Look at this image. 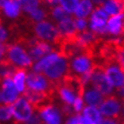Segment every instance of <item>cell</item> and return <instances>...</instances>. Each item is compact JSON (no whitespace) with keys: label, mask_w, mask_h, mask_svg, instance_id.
<instances>
[{"label":"cell","mask_w":124,"mask_h":124,"mask_svg":"<svg viewBox=\"0 0 124 124\" xmlns=\"http://www.w3.org/2000/svg\"><path fill=\"white\" fill-rule=\"evenodd\" d=\"M121 1H124V0H121Z\"/></svg>","instance_id":"48"},{"label":"cell","mask_w":124,"mask_h":124,"mask_svg":"<svg viewBox=\"0 0 124 124\" xmlns=\"http://www.w3.org/2000/svg\"><path fill=\"white\" fill-rule=\"evenodd\" d=\"M41 2H43V3L47 4V5H49V6H54L58 5V0H41Z\"/></svg>","instance_id":"42"},{"label":"cell","mask_w":124,"mask_h":124,"mask_svg":"<svg viewBox=\"0 0 124 124\" xmlns=\"http://www.w3.org/2000/svg\"><path fill=\"white\" fill-rule=\"evenodd\" d=\"M117 97H119L120 99H124V86L120 87L119 89H117Z\"/></svg>","instance_id":"41"},{"label":"cell","mask_w":124,"mask_h":124,"mask_svg":"<svg viewBox=\"0 0 124 124\" xmlns=\"http://www.w3.org/2000/svg\"><path fill=\"white\" fill-rule=\"evenodd\" d=\"M21 96L16 86L13 84L10 77L1 78L0 81V104L12 105Z\"/></svg>","instance_id":"11"},{"label":"cell","mask_w":124,"mask_h":124,"mask_svg":"<svg viewBox=\"0 0 124 124\" xmlns=\"http://www.w3.org/2000/svg\"><path fill=\"white\" fill-rule=\"evenodd\" d=\"M109 16L101 6H96L93 13L88 17V30L96 36L105 35L106 23Z\"/></svg>","instance_id":"9"},{"label":"cell","mask_w":124,"mask_h":124,"mask_svg":"<svg viewBox=\"0 0 124 124\" xmlns=\"http://www.w3.org/2000/svg\"><path fill=\"white\" fill-rule=\"evenodd\" d=\"M50 17L52 19V21L55 23H59V21H61L62 19L65 18L66 16H68V13L66 12L62 7L58 6V5L52 6V8L50 9Z\"/></svg>","instance_id":"28"},{"label":"cell","mask_w":124,"mask_h":124,"mask_svg":"<svg viewBox=\"0 0 124 124\" xmlns=\"http://www.w3.org/2000/svg\"><path fill=\"white\" fill-rule=\"evenodd\" d=\"M68 65L69 73H71L77 78L90 74L94 69V62L93 58L85 51L72 55L71 58L68 59Z\"/></svg>","instance_id":"3"},{"label":"cell","mask_w":124,"mask_h":124,"mask_svg":"<svg viewBox=\"0 0 124 124\" xmlns=\"http://www.w3.org/2000/svg\"><path fill=\"white\" fill-rule=\"evenodd\" d=\"M92 2L95 6H102V4L105 2V0H92Z\"/></svg>","instance_id":"43"},{"label":"cell","mask_w":124,"mask_h":124,"mask_svg":"<svg viewBox=\"0 0 124 124\" xmlns=\"http://www.w3.org/2000/svg\"><path fill=\"white\" fill-rule=\"evenodd\" d=\"M98 107L103 118L117 119L121 116L122 101L117 96H106Z\"/></svg>","instance_id":"10"},{"label":"cell","mask_w":124,"mask_h":124,"mask_svg":"<svg viewBox=\"0 0 124 124\" xmlns=\"http://www.w3.org/2000/svg\"><path fill=\"white\" fill-rule=\"evenodd\" d=\"M32 31L36 40L51 44L55 43L60 38L57 24L52 20L49 19H45L40 23H34Z\"/></svg>","instance_id":"4"},{"label":"cell","mask_w":124,"mask_h":124,"mask_svg":"<svg viewBox=\"0 0 124 124\" xmlns=\"http://www.w3.org/2000/svg\"><path fill=\"white\" fill-rule=\"evenodd\" d=\"M123 4H124V1H123Z\"/></svg>","instance_id":"49"},{"label":"cell","mask_w":124,"mask_h":124,"mask_svg":"<svg viewBox=\"0 0 124 124\" xmlns=\"http://www.w3.org/2000/svg\"><path fill=\"white\" fill-rule=\"evenodd\" d=\"M27 48H28L30 56L32 59L33 62L36 61V60H39L42 57H44L45 55L49 54L52 50H54L53 44L38 40H33L31 42H30Z\"/></svg>","instance_id":"15"},{"label":"cell","mask_w":124,"mask_h":124,"mask_svg":"<svg viewBox=\"0 0 124 124\" xmlns=\"http://www.w3.org/2000/svg\"><path fill=\"white\" fill-rule=\"evenodd\" d=\"M10 38V31L6 25L0 22V43L6 44Z\"/></svg>","instance_id":"33"},{"label":"cell","mask_w":124,"mask_h":124,"mask_svg":"<svg viewBox=\"0 0 124 124\" xmlns=\"http://www.w3.org/2000/svg\"><path fill=\"white\" fill-rule=\"evenodd\" d=\"M0 10L2 12V15L9 20H16L21 16L23 13V10L17 0H7Z\"/></svg>","instance_id":"18"},{"label":"cell","mask_w":124,"mask_h":124,"mask_svg":"<svg viewBox=\"0 0 124 124\" xmlns=\"http://www.w3.org/2000/svg\"><path fill=\"white\" fill-rule=\"evenodd\" d=\"M52 88V83L41 73L31 71L27 78V92L47 95Z\"/></svg>","instance_id":"7"},{"label":"cell","mask_w":124,"mask_h":124,"mask_svg":"<svg viewBox=\"0 0 124 124\" xmlns=\"http://www.w3.org/2000/svg\"><path fill=\"white\" fill-rule=\"evenodd\" d=\"M96 6L93 5L92 0H80L73 16L75 18L88 19Z\"/></svg>","instance_id":"20"},{"label":"cell","mask_w":124,"mask_h":124,"mask_svg":"<svg viewBox=\"0 0 124 124\" xmlns=\"http://www.w3.org/2000/svg\"><path fill=\"white\" fill-rule=\"evenodd\" d=\"M79 79V84L80 85H83V86H86V85H90V80H91V73L90 74H86L82 76L80 78H78Z\"/></svg>","instance_id":"37"},{"label":"cell","mask_w":124,"mask_h":124,"mask_svg":"<svg viewBox=\"0 0 124 124\" xmlns=\"http://www.w3.org/2000/svg\"><path fill=\"white\" fill-rule=\"evenodd\" d=\"M96 39H97V36L95 34L93 33L89 30H86V31L78 32L77 34L76 41L80 47H82L83 49H85V48H88V47L92 46L93 44H94Z\"/></svg>","instance_id":"22"},{"label":"cell","mask_w":124,"mask_h":124,"mask_svg":"<svg viewBox=\"0 0 124 124\" xmlns=\"http://www.w3.org/2000/svg\"><path fill=\"white\" fill-rule=\"evenodd\" d=\"M97 90H99L104 97L112 95L114 92V88L109 83L105 74L101 68H94L91 73L90 85Z\"/></svg>","instance_id":"12"},{"label":"cell","mask_w":124,"mask_h":124,"mask_svg":"<svg viewBox=\"0 0 124 124\" xmlns=\"http://www.w3.org/2000/svg\"><path fill=\"white\" fill-rule=\"evenodd\" d=\"M26 124H41V121H40V117H39V115H38L37 112H35V113L31 116V118L27 121Z\"/></svg>","instance_id":"39"},{"label":"cell","mask_w":124,"mask_h":124,"mask_svg":"<svg viewBox=\"0 0 124 124\" xmlns=\"http://www.w3.org/2000/svg\"><path fill=\"white\" fill-rule=\"evenodd\" d=\"M47 15L48 14H47L46 9H44L42 6H39L29 13L27 16L31 21H32L34 23H37L47 19Z\"/></svg>","instance_id":"24"},{"label":"cell","mask_w":124,"mask_h":124,"mask_svg":"<svg viewBox=\"0 0 124 124\" xmlns=\"http://www.w3.org/2000/svg\"><path fill=\"white\" fill-rule=\"evenodd\" d=\"M0 81H1V78H0Z\"/></svg>","instance_id":"47"},{"label":"cell","mask_w":124,"mask_h":124,"mask_svg":"<svg viewBox=\"0 0 124 124\" xmlns=\"http://www.w3.org/2000/svg\"><path fill=\"white\" fill-rule=\"evenodd\" d=\"M79 82L75 80L65 81L59 85L57 90L58 97L63 105L71 106L78 96L81 95Z\"/></svg>","instance_id":"6"},{"label":"cell","mask_w":124,"mask_h":124,"mask_svg":"<svg viewBox=\"0 0 124 124\" xmlns=\"http://www.w3.org/2000/svg\"><path fill=\"white\" fill-rule=\"evenodd\" d=\"M7 0H0V9H1V7L4 6V4L6 3Z\"/></svg>","instance_id":"45"},{"label":"cell","mask_w":124,"mask_h":124,"mask_svg":"<svg viewBox=\"0 0 124 124\" xmlns=\"http://www.w3.org/2000/svg\"><path fill=\"white\" fill-rule=\"evenodd\" d=\"M6 50H7V47L6 46V44L0 43V64L4 63V61L6 60Z\"/></svg>","instance_id":"38"},{"label":"cell","mask_w":124,"mask_h":124,"mask_svg":"<svg viewBox=\"0 0 124 124\" xmlns=\"http://www.w3.org/2000/svg\"><path fill=\"white\" fill-rule=\"evenodd\" d=\"M98 124H121V122L117 119L102 118V120Z\"/></svg>","instance_id":"40"},{"label":"cell","mask_w":124,"mask_h":124,"mask_svg":"<svg viewBox=\"0 0 124 124\" xmlns=\"http://www.w3.org/2000/svg\"><path fill=\"white\" fill-rule=\"evenodd\" d=\"M75 26L78 32L88 30V20L85 18H75Z\"/></svg>","instance_id":"32"},{"label":"cell","mask_w":124,"mask_h":124,"mask_svg":"<svg viewBox=\"0 0 124 124\" xmlns=\"http://www.w3.org/2000/svg\"><path fill=\"white\" fill-rule=\"evenodd\" d=\"M13 120V114L11 106L0 104V124H11Z\"/></svg>","instance_id":"26"},{"label":"cell","mask_w":124,"mask_h":124,"mask_svg":"<svg viewBox=\"0 0 124 124\" xmlns=\"http://www.w3.org/2000/svg\"><path fill=\"white\" fill-rule=\"evenodd\" d=\"M63 124H80V115L72 113L67 116V118L64 119Z\"/></svg>","instance_id":"36"},{"label":"cell","mask_w":124,"mask_h":124,"mask_svg":"<svg viewBox=\"0 0 124 124\" xmlns=\"http://www.w3.org/2000/svg\"><path fill=\"white\" fill-rule=\"evenodd\" d=\"M85 103L84 100L82 98V96H78V98L76 99L73 104L71 105V109L73 113H76V114H80L81 112H83V110L85 107Z\"/></svg>","instance_id":"30"},{"label":"cell","mask_w":124,"mask_h":124,"mask_svg":"<svg viewBox=\"0 0 124 124\" xmlns=\"http://www.w3.org/2000/svg\"><path fill=\"white\" fill-rule=\"evenodd\" d=\"M80 115L85 119L92 121L93 123L98 124L102 120V115L97 106H85Z\"/></svg>","instance_id":"23"},{"label":"cell","mask_w":124,"mask_h":124,"mask_svg":"<svg viewBox=\"0 0 124 124\" xmlns=\"http://www.w3.org/2000/svg\"><path fill=\"white\" fill-rule=\"evenodd\" d=\"M23 12L28 15L32 10L41 6V0H17Z\"/></svg>","instance_id":"25"},{"label":"cell","mask_w":124,"mask_h":124,"mask_svg":"<svg viewBox=\"0 0 124 124\" xmlns=\"http://www.w3.org/2000/svg\"><path fill=\"white\" fill-rule=\"evenodd\" d=\"M41 124H63L64 113L62 109L54 103H43L38 110Z\"/></svg>","instance_id":"8"},{"label":"cell","mask_w":124,"mask_h":124,"mask_svg":"<svg viewBox=\"0 0 124 124\" xmlns=\"http://www.w3.org/2000/svg\"><path fill=\"white\" fill-rule=\"evenodd\" d=\"M32 70L43 74L51 83H60L69 74L68 59L66 54L54 50L34 61Z\"/></svg>","instance_id":"1"},{"label":"cell","mask_w":124,"mask_h":124,"mask_svg":"<svg viewBox=\"0 0 124 124\" xmlns=\"http://www.w3.org/2000/svg\"><path fill=\"white\" fill-rule=\"evenodd\" d=\"M80 0H58V6L62 7L68 15L73 16Z\"/></svg>","instance_id":"27"},{"label":"cell","mask_w":124,"mask_h":124,"mask_svg":"<svg viewBox=\"0 0 124 124\" xmlns=\"http://www.w3.org/2000/svg\"><path fill=\"white\" fill-rule=\"evenodd\" d=\"M116 63L124 69V46L119 48L115 54Z\"/></svg>","instance_id":"35"},{"label":"cell","mask_w":124,"mask_h":124,"mask_svg":"<svg viewBox=\"0 0 124 124\" xmlns=\"http://www.w3.org/2000/svg\"><path fill=\"white\" fill-rule=\"evenodd\" d=\"M66 50L72 56V55L84 51V49L79 46L76 40H74V41H69L68 43L66 44Z\"/></svg>","instance_id":"31"},{"label":"cell","mask_w":124,"mask_h":124,"mask_svg":"<svg viewBox=\"0 0 124 124\" xmlns=\"http://www.w3.org/2000/svg\"><path fill=\"white\" fill-rule=\"evenodd\" d=\"M124 32V13L118 16H110L106 23L105 35L112 40H120Z\"/></svg>","instance_id":"14"},{"label":"cell","mask_w":124,"mask_h":124,"mask_svg":"<svg viewBox=\"0 0 124 124\" xmlns=\"http://www.w3.org/2000/svg\"><path fill=\"white\" fill-rule=\"evenodd\" d=\"M81 96L86 106H98L101 104L104 96L99 90L92 85H86L81 91Z\"/></svg>","instance_id":"17"},{"label":"cell","mask_w":124,"mask_h":124,"mask_svg":"<svg viewBox=\"0 0 124 124\" xmlns=\"http://www.w3.org/2000/svg\"><path fill=\"white\" fill-rule=\"evenodd\" d=\"M14 70H15L14 68L11 67L9 64L1 63V64H0V78H4L11 77V75L13 74Z\"/></svg>","instance_id":"34"},{"label":"cell","mask_w":124,"mask_h":124,"mask_svg":"<svg viewBox=\"0 0 124 124\" xmlns=\"http://www.w3.org/2000/svg\"><path fill=\"white\" fill-rule=\"evenodd\" d=\"M102 70L114 90L124 86V69L116 62H109Z\"/></svg>","instance_id":"13"},{"label":"cell","mask_w":124,"mask_h":124,"mask_svg":"<svg viewBox=\"0 0 124 124\" xmlns=\"http://www.w3.org/2000/svg\"><path fill=\"white\" fill-rule=\"evenodd\" d=\"M26 97L28 98V100L30 102L35 105H41L43 104L44 101L46 99V95L43 94H40V93H31V92H26Z\"/></svg>","instance_id":"29"},{"label":"cell","mask_w":124,"mask_h":124,"mask_svg":"<svg viewBox=\"0 0 124 124\" xmlns=\"http://www.w3.org/2000/svg\"><path fill=\"white\" fill-rule=\"evenodd\" d=\"M13 120L18 124H26L35 113V106L26 96H20L11 105Z\"/></svg>","instance_id":"5"},{"label":"cell","mask_w":124,"mask_h":124,"mask_svg":"<svg viewBox=\"0 0 124 124\" xmlns=\"http://www.w3.org/2000/svg\"><path fill=\"white\" fill-rule=\"evenodd\" d=\"M6 59L16 69H27L32 67L33 64L27 46L20 42L12 43L7 47Z\"/></svg>","instance_id":"2"},{"label":"cell","mask_w":124,"mask_h":124,"mask_svg":"<svg viewBox=\"0 0 124 124\" xmlns=\"http://www.w3.org/2000/svg\"><path fill=\"white\" fill-rule=\"evenodd\" d=\"M121 117H122V119L124 120V99L122 100V109H121Z\"/></svg>","instance_id":"44"},{"label":"cell","mask_w":124,"mask_h":124,"mask_svg":"<svg viewBox=\"0 0 124 124\" xmlns=\"http://www.w3.org/2000/svg\"><path fill=\"white\" fill-rule=\"evenodd\" d=\"M10 78L20 94L25 93L27 92L28 72L26 71V69H15Z\"/></svg>","instance_id":"19"},{"label":"cell","mask_w":124,"mask_h":124,"mask_svg":"<svg viewBox=\"0 0 124 124\" xmlns=\"http://www.w3.org/2000/svg\"><path fill=\"white\" fill-rule=\"evenodd\" d=\"M56 24L60 38H63L65 40H71L77 35L78 31L75 26V19L70 15L66 16L65 18L57 23Z\"/></svg>","instance_id":"16"},{"label":"cell","mask_w":124,"mask_h":124,"mask_svg":"<svg viewBox=\"0 0 124 124\" xmlns=\"http://www.w3.org/2000/svg\"><path fill=\"white\" fill-rule=\"evenodd\" d=\"M101 7L104 10L109 17L124 13V4L121 0H105Z\"/></svg>","instance_id":"21"},{"label":"cell","mask_w":124,"mask_h":124,"mask_svg":"<svg viewBox=\"0 0 124 124\" xmlns=\"http://www.w3.org/2000/svg\"><path fill=\"white\" fill-rule=\"evenodd\" d=\"M122 41H123V43H124V36H123V38H122Z\"/></svg>","instance_id":"46"}]
</instances>
